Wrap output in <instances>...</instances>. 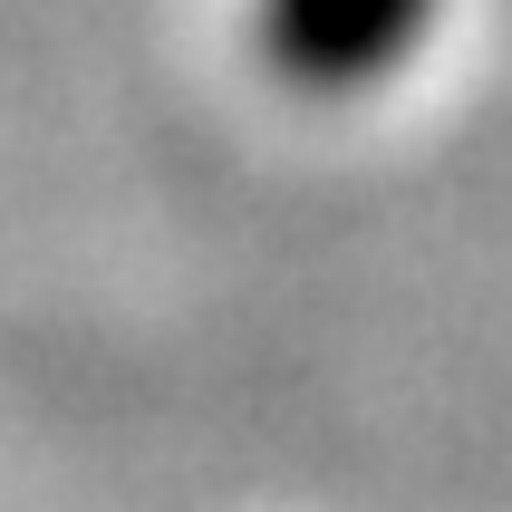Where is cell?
Masks as SVG:
<instances>
[{"mask_svg": "<svg viewBox=\"0 0 512 512\" xmlns=\"http://www.w3.org/2000/svg\"><path fill=\"white\" fill-rule=\"evenodd\" d=\"M445 0H261V58L290 87L348 97V87L397 78L426 49V29Z\"/></svg>", "mask_w": 512, "mask_h": 512, "instance_id": "cell-1", "label": "cell"}]
</instances>
